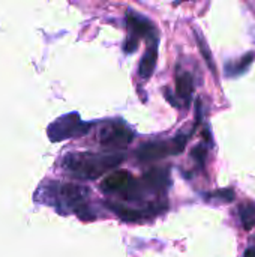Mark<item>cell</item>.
I'll use <instances>...</instances> for the list:
<instances>
[{
	"instance_id": "6da1fadb",
	"label": "cell",
	"mask_w": 255,
	"mask_h": 257,
	"mask_svg": "<svg viewBox=\"0 0 255 257\" xmlns=\"http://www.w3.org/2000/svg\"><path fill=\"white\" fill-rule=\"evenodd\" d=\"M125 157L122 154H68L63 160V169L78 179H96L107 170L117 167Z\"/></svg>"
},
{
	"instance_id": "7a4b0ae2",
	"label": "cell",
	"mask_w": 255,
	"mask_h": 257,
	"mask_svg": "<svg viewBox=\"0 0 255 257\" xmlns=\"http://www.w3.org/2000/svg\"><path fill=\"white\" fill-rule=\"evenodd\" d=\"M96 139L102 146L126 148L132 142L134 133L122 120H108L99 126Z\"/></svg>"
},
{
	"instance_id": "3957f363",
	"label": "cell",
	"mask_w": 255,
	"mask_h": 257,
	"mask_svg": "<svg viewBox=\"0 0 255 257\" xmlns=\"http://www.w3.org/2000/svg\"><path fill=\"white\" fill-rule=\"evenodd\" d=\"M188 137L186 136H177L171 142H152L143 145L137 151V158L140 161H155L159 158L167 157L168 154H180L186 146Z\"/></svg>"
},
{
	"instance_id": "277c9868",
	"label": "cell",
	"mask_w": 255,
	"mask_h": 257,
	"mask_svg": "<svg viewBox=\"0 0 255 257\" xmlns=\"http://www.w3.org/2000/svg\"><path fill=\"white\" fill-rule=\"evenodd\" d=\"M89 128H90V125L81 122V119L77 113H71V114H66L63 117L57 119L48 128V136L53 142H60V140L81 136V134L87 133Z\"/></svg>"
},
{
	"instance_id": "5b68a950",
	"label": "cell",
	"mask_w": 255,
	"mask_h": 257,
	"mask_svg": "<svg viewBox=\"0 0 255 257\" xmlns=\"http://www.w3.org/2000/svg\"><path fill=\"white\" fill-rule=\"evenodd\" d=\"M59 196L69 205H78L89 197V190L77 184H63L59 187Z\"/></svg>"
},
{
	"instance_id": "8992f818",
	"label": "cell",
	"mask_w": 255,
	"mask_h": 257,
	"mask_svg": "<svg viewBox=\"0 0 255 257\" xmlns=\"http://www.w3.org/2000/svg\"><path fill=\"white\" fill-rule=\"evenodd\" d=\"M128 26L131 29L129 36H134L137 39H140L141 36H149L150 33H153V26L150 24V21L146 20L144 17L135 14V12L128 14Z\"/></svg>"
},
{
	"instance_id": "52a82bcc",
	"label": "cell",
	"mask_w": 255,
	"mask_h": 257,
	"mask_svg": "<svg viewBox=\"0 0 255 257\" xmlns=\"http://www.w3.org/2000/svg\"><path fill=\"white\" fill-rule=\"evenodd\" d=\"M176 90H177V96L180 99L185 101V104L188 105L191 102V96L194 92V81L189 72L182 71L177 74L176 77Z\"/></svg>"
},
{
	"instance_id": "ba28073f",
	"label": "cell",
	"mask_w": 255,
	"mask_h": 257,
	"mask_svg": "<svg viewBox=\"0 0 255 257\" xmlns=\"http://www.w3.org/2000/svg\"><path fill=\"white\" fill-rule=\"evenodd\" d=\"M129 175L126 172H114L110 176H107L102 182V190L113 193V191H122L125 188H128L129 185Z\"/></svg>"
},
{
	"instance_id": "9c48e42d",
	"label": "cell",
	"mask_w": 255,
	"mask_h": 257,
	"mask_svg": "<svg viewBox=\"0 0 255 257\" xmlns=\"http://www.w3.org/2000/svg\"><path fill=\"white\" fill-rule=\"evenodd\" d=\"M156 60H158V51L156 47H152L141 59L140 62V68H138V74L141 78H149L156 66Z\"/></svg>"
},
{
	"instance_id": "30bf717a",
	"label": "cell",
	"mask_w": 255,
	"mask_h": 257,
	"mask_svg": "<svg viewBox=\"0 0 255 257\" xmlns=\"http://www.w3.org/2000/svg\"><path fill=\"white\" fill-rule=\"evenodd\" d=\"M167 181H168V178L164 170H152L146 175L147 185H150L153 188H161L162 185L167 184Z\"/></svg>"
},
{
	"instance_id": "8fae6325",
	"label": "cell",
	"mask_w": 255,
	"mask_h": 257,
	"mask_svg": "<svg viewBox=\"0 0 255 257\" xmlns=\"http://www.w3.org/2000/svg\"><path fill=\"white\" fill-rule=\"evenodd\" d=\"M239 214H240V220H242V224L246 230H251L252 226L255 224V208L251 205H243L240 209H239Z\"/></svg>"
},
{
	"instance_id": "7c38bea8",
	"label": "cell",
	"mask_w": 255,
	"mask_h": 257,
	"mask_svg": "<svg viewBox=\"0 0 255 257\" xmlns=\"http://www.w3.org/2000/svg\"><path fill=\"white\" fill-rule=\"evenodd\" d=\"M197 42H198V47H200V51H201V54H203V57L206 59V62L209 63V66H210V69H212V71H215V65H213V60H212V54H210V50H209V47H207V44L204 42V39H203V36H201V33H198V32H197Z\"/></svg>"
},
{
	"instance_id": "4fadbf2b",
	"label": "cell",
	"mask_w": 255,
	"mask_h": 257,
	"mask_svg": "<svg viewBox=\"0 0 255 257\" xmlns=\"http://www.w3.org/2000/svg\"><path fill=\"white\" fill-rule=\"evenodd\" d=\"M209 199H219V200H224V202H233L234 200V191L233 190H218V191H213L210 194H207Z\"/></svg>"
},
{
	"instance_id": "5bb4252c",
	"label": "cell",
	"mask_w": 255,
	"mask_h": 257,
	"mask_svg": "<svg viewBox=\"0 0 255 257\" xmlns=\"http://www.w3.org/2000/svg\"><path fill=\"white\" fill-rule=\"evenodd\" d=\"M111 209H113L116 214H119L122 218H125V220H138V218L141 217V214H140V212H137V211H131V209H125V208H119V206H111Z\"/></svg>"
},
{
	"instance_id": "9a60e30c",
	"label": "cell",
	"mask_w": 255,
	"mask_h": 257,
	"mask_svg": "<svg viewBox=\"0 0 255 257\" xmlns=\"http://www.w3.org/2000/svg\"><path fill=\"white\" fill-rule=\"evenodd\" d=\"M206 155H207V152H206V149H204V146H197V148H194V151H192V158L195 160V161H198L201 166L204 164V160H206Z\"/></svg>"
},
{
	"instance_id": "2e32d148",
	"label": "cell",
	"mask_w": 255,
	"mask_h": 257,
	"mask_svg": "<svg viewBox=\"0 0 255 257\" xmlns=\"http://www.w3.org/2000/svg\"><path fill=\"white\" fill-rule=\"evenodd\" d=\"M245 257H255V250H252V248L246 250V253H245Z\"/></svg>"
}]
</instances>
